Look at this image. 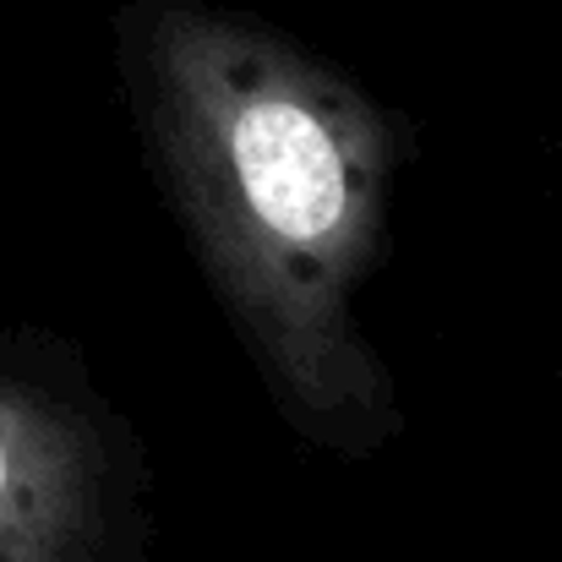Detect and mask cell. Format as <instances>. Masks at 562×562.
<instances>
[{
	"mask_svg": "<svg viewBox=\"0 0 562 562\" xmlns=\"http://www.w3.org/2000/svg\"><path fill=\"white\" fill-rule=\"evenodd\" d=\"M121 71L170 213L279 415L328 453H382L398 398L356 301L387 251V110L207 0H132Z\"/></svg>",
	"mask_w": 562,
	"mask_h": 562,
	"instance_id": "6da1fadb",
	"label": "cell"
},
{
	"mask_svg": "<svg viewBox=\"0 0 562 562\" xmlns=\"http://www.w3.org/2000/svg\"><path fill=\"white\" fill-rule=\"evenodd\" d=\"M126 464L99 409L0 372V562H115Z\"/></svg>",
	"mask_w": 562,
	"mask_h": 562,
	"instance_id": "7a4b0ae2",
	"label": "cell"
},
{
	"mask_svg": "<svg viewBox=\"0 0 562 562\" xmlns=\"http://www.w3.org/2000/svg\"><path fill=\"white\" fill-rule=\"evenodd\" d=\"M552 562H562V547H558V558H552Z\"/></svg>",
	"mask_w": 562,
	"mask_h": 562,
	"instance_id": "3957f363",
	"label": "cell"
}]
</instances>
